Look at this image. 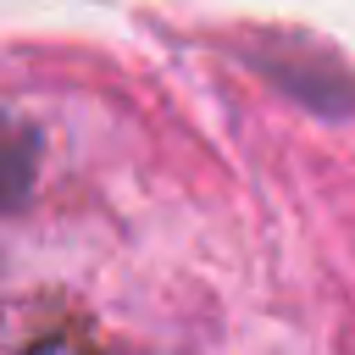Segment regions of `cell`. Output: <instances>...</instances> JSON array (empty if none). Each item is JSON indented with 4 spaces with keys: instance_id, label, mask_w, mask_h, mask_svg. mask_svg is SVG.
I'll list each match as a JSON object with an SVG mask.
<instances>
[{
    "instance_id": "6da1fadb",
    "label": "cell",
    "mask_w": 355,
    "mask_h": 355,
    "mask_svg": "<svg viewBox=\"0 0 355 355\" xmlns=\"http://www.w3.org/2000/svg\"><path fill=\"white\" fill-rule=\"evenodd\" d=\"M33 166H39V133L0 116V205H17L28 194Z\"/></svg>"
}]
</instances>
